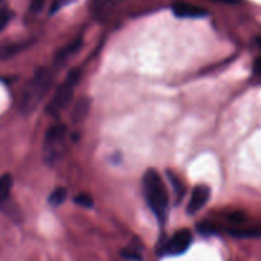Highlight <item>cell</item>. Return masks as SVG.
Segmentation results:
<instances>
[{"mask_svg": "<svg viewBox=\"0 0 261 261\" xmlns=\"http://www.w3.org/2000/svg\"><path fill=\"white\" fill-rule=\"evenodd\" d=\"M53 82L54 78L51 75L50 70L40 69V70L36 71L35 76L23 88L19 103L20 112L28 115L35 111L36 107L40 105L43 97L46 96V93L50 91Z\"/></svg>", "mask_w": 261, "mask_h": 261, "instance_id": "obj_1", "label": "cell"}, {"mask_svg": "<svg viewBox=\"0 0 261 261\" xmlns=\"http://www.w3.org/2000/svg\"><path fill=\"white\" fill-rule=\"evenodd\" d=\"M143 191L153 213L162 221L168 208V194L162 178L155 170H148L143 176Z\"/></svg>", "mask_w": 261, "mask_h": 261, "instance_id": "obj_2", "label": "cell"}, {"mask_svg": "<svg viewBox=\"0 0 261 261\" xmlns=\"http://www.w3.org/2000/svg\"><path fill=\"white\" fill-rule=\"evenodd\" d=\"M81 69H73V70L69 71V74L66 75V79L58 87L55 94L51 98L50 103L46 107V112L48 115L56 116V115L60 114L70 103L74 96V87L76 86V83L81 79Z\"/></svg>", "mask_w": 261, "mask_h": 261, "instance_id": "obj_3", "label": "cell"}, {"mask_svg": "<svg viewBox=\"0 0 261 261\" xmlns=\"http://www.w3.org/2000/svg\"><path fill=\"white\" fill-rule=\"evenodd\" d=\"M193 236L189 229H180L166 244V252L170 255H181L190 247Z\"/></svg>", "mask_w": 261, "mask_h": 261, "instance_id": "obj_4", "label": "cell"}, {"mask_svg": "<svg viewBox=\"0 0 261 261\" xmlns=\"http://www.w3.org/2000/svg\"><path fill=\"white\" fill-rule=\"evenodd\" d=\"M209 198H211V189L206 185H198L194 188L193 194H191L190 201L188 205V213L195 214L200 211L201 208L205 206L208 203Z\"/></svg>", "mask_w": 261, "mask_h": 261, "instance_id": "obj_5", "label": "cell"}, {"mask_svg": "<svg viewBox=\"0 0 261 261\" xmlns=\"http://www.w3.org/2000/svg\"><path fill=\"white\" fill-rule=\"evenodd\" d=\"M172 12L177 18H203L208 15L206 9L186 2L173 3Z\"/></svg>", "mask_w": 261, "mask_h": 261, "instance_id": "obj_6", "label": "cell"}, {"mask_svg": "<svg viewBox=\"0 0 261 261\" xmlns=\"http://www.w3.org/2000/svg\"><path fill=\"white\" fill-rule=\"evenodd\" d=\"M65 134H66V126L64 124H56L54 125V126H51L50 129L47 130V133H46V138H45L46 149L51 150L54 148V145L63 142Z\"/></svg>", "mask_w": 261, "mask_h": 261, "instance_id": "obj_7", "label": "cell"}, {"mask_svg": "<svg viewBox=\"0 0 261 261\" xmlns=\"http://www.w3.org/2000/svg\"><path fill=\"white\" fill-rule=\"evenodd\" d=\"M89 109H91V99L88 97H82L76 101L75 106H74L73 112H71V120L73 122L78 124V122L84 121L87 116H88Z\"/></svg>", "mask_w": 261, "mask_h": 261, "instance_id": "obj_8", "label": "cell"}, {"mask_svg": "<svg viewBox=\"0 0 261 261\" xmlns=\"http://www.w3.org/2000/svg\"><path fill=\"white\" fill-rule=\"evenodd\" d=\"M13 188V177L9 173H4L0 176V208L5 205L10 196V191Z\"/></svg>", "mask_w": 261, "mask_h": 261, "instance_id": "obj_9", "label": "cell"}, {"mask_svg": "<svg viewBox=\"0 0 261 261\" xmlns=\"http://www.w3.org/2000/svg\"><path fill=\"white\" fill-rule=\"evenodd\" d=\"M82 45H83V40H82V37L75 38L73 42H70L69 45H66L65 47H63L60 51H59L55 59L56 63H63V61H65V59L69 58V56H71L73 54H75L76 51L82 47Z\"/></svg>", "mask_w": 261, "mask_h": 261, "instance_id": "obj_10", "label": "cell"}, {"mask_svg": "<svg viewBox=\"0 0 261 261\" xmlns=\"http://www.w3.org/2000/svg\"><path fill=\"white\" fill-rule=\"evenodd\" d=\"M227 232L232 237H236V239H259V237H261V227H252V228H228Z\"/></svg>", "mask_w": 261, "mask_h": 261, "instance_id": "obj_11", "label": "cell"}, {"mask_svg": "<svg viewBox=\"0 0 261 261\" xmlns=\"http://www.w3.org/2000/svg\"><path fill=\"white\" fill-rule=\"evenodd\" d=\"M25 43H7V45H0V60L10 58L15 55L19 51H22L25 47Z\"/></svg>", "mask_w": 261, "mask_h": 261, "instance_id": "obj_12", "label": "cell"}, {"mask_svg": "<svg viewBox=\"0 0 261 261\" xmlns=\"http://www.w3.org/2000/svg\"><path fill=\"white\" fill-rule=\"evenodd\" d=\"M13 15H14V13L5 4V0H0V31L7 27L8 23L12 20Z\"/></svg>", "mask_w": 261, "mask_h": 261, "instance_id": "obj_13", "label": "cell"}, {"mask_svg": "<svg viewBox=\"0 0 261 261\" xmlns=\"http://www.w3.org/2000/svg\"><path fill=\"white\" fill-rule=\"evenodd\" d=\"M167 175H168V178L171 180V182H172L173 189H175V191H176V196H177V203H180V201L182 200L184 195H185V186H184L182 181H181L180 178H178L177 176H176L175 173L172 172V171H168Z\"/></svg>", "mask_w": 261, "mask_h": 261, "instance_id": "obj_14", "label": "cell"}, {"mask_svg": "<svg viewBox=\"0 0 261 261\" xmlns=\"http://www.w3.org/2000/svg\"><path fill=\"white\" fill-rule=\"evenodd\" d=\"M66 195H68V191H66L65 188H56L51 193V195L48 196V203L54 206L61 205L65 201Z\"/></svg>", "mask_w": 261, "mask_h": 261, "instance_id": "obj_15", "label": "cell"}, {"mask_svg": "<svg viewBox=\"0 0 261 261\" xmlns=\"http://www.w3.org/2000/svg\"><path fill=\"white\" fill-rule=\"evenodd\" d=\"M74 203L76 205L84 206V208H92L93 206V199L88 194H79V195L74 198Z\"/></svg>", "mask_w": 261, "mask_h": 261, "instance_id": "obj_16", "label": "cell"}, {"mask_svg": "<svg viewBox=\"0 0 261 261\" xmlns=\"http://www.w3.org/2000/svg\"><path fill=\"white\" fill-rule=\"evenodd\" d=\"M198 231L200 232V233H204V234H214V233H217V231H218V229H217L216 227L211 223H201L198 226Z\"/></svg>", "mask_w": 261, "mask_h": 261, "instance_id": "obj_17", "label": "cell"}, {"mask_svg": "<svg viewBox=\"0 0 261 261\" xmlns=\"http://www.w3.org/2000/svg\"><path fill=\"white\" fill-rule=\"evenodd\" d=\"M109 4H110V0H94L92 9H93V12L96 13V14H101V13L105 10V8H106Z\"/></svg>", "mask_w": 261, "mask_h": 261, "instance_id": "obj_18", "label": "cell"}, {"mask_svg": "<svg viewBox=\"0 0 261 261\" xmlns=\"http://www.w3.org/2000/svg\"><path fill=\"white\" fill-rule=\"evenodd\" d=\"M45 3L46 0H31L30 12L33 13V14H37V13H40L42 10Z\"/></svg>", "mask_w": 261, "mask_h": 261, "instance_id": "obj_19", "label": "cell"}, {"mask_svg": "<svg viewBox=\"0 0 261 261\" xmlns=\"http://www.w3.org/2000/svg\"><path fill=\"white\" fill-rule=\"evenodd\" d=\"M121 255H122V257H125V259H127V260H135V261L142 260L140 254L132 251V250H122Z\"/></svg>", "mask_w": 261, "mask_h": 261, "instance_id": "obj_20", "label": "cell"}, {"mask_svg": "<svg viewBox=\"0 0 261 261\" xmlns=\"http://www.w3.org/2000/svg\"><path fill=\"white\" fill-rule=\"evenodd\" d=\"M68 2L69 0H55V2L53 3V5H51V9H50L51 14H54V13L58 12V10L63 7V5L68 4Z\"/></svg>", "mask_w": 261, "mask_h": 261, "instance_id": "obj_21", "label": "cell"}, {"mask_svg": "<svg viewBox=\"0 0 261 261\" xmlns=\"http://www.w3.org/2000/svg\"><path fill=\"white\" fill-rule=\"evenodd\" d=\"M229 219H231L233 223H242V222L245 221V216L242 213H233L231 217H229Z\"/></svg>", "mask_w": 261, "mask_h": 261, "instance_id": "obj_22", "label": "cell"}, {"mask_svg": "<svg viewBox=\"0 0 261 261\" xmlns=\"http://www.w3.org/2000/svg\"><path fill=\"white\" fill-rule=\"evenodd\" d=\"M254 70H255V73L257 74V75L261 76V58L256 59V61H255Z\"/></svg>", "mask_w": 261, "mask_h": 261, "instance_id": "obj_23", "label": "cell"}, {"mask_svg": "<svg viewBox=\"0 0 261 261\" xmlns=\"http://www.w3.org/2000/svg\"><path fill=\"white\" fill-rule=\"evenodd\" d=\"M213 2H218V3H226V4H237L241 0H213Z\"/></svg>", "mask_w": 261, "mask_h": 261, "instance_id": "obj_24", "label": "cell"}, {"mask_svg": "<svg viewBox=\"0 0 261 261\" xmlns=\"http://www.w3.org/2000/svg\"><path fill=\"white\" fill-rule=\"evenodd\" d=\"M257 43H259V45H260V47H261V37L257 38Z\"/></svg>", "mask_w": 261, "mask_h": 261, "instance_id": "obj_25", "label": "cell"}]
</instances>
